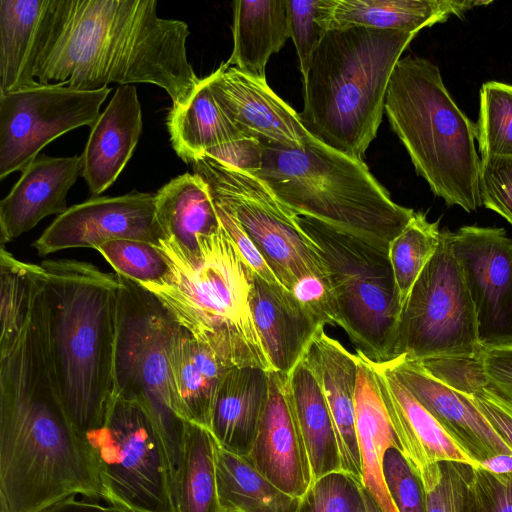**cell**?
I'll return each instance as SVG.
<instances>
[{
    "label": "cell",
    "instance_id": "4fadbf2b",
    "mask_svg": "<svg viewBox=\"0 0 512 512\" xmlns=\"http://www.w3.org/2000/svg\"><path fill=\"white\" fill-rule=\"evenodd\" d=\"M109 93L108 87L78 90L37 83L0 95V179L23 171L68 131L92 127Z\"/></svg>",
    "mask_w": 512,
    "mask_h": 512
},
{
    "label": "cell",
    "instance_id": "30bf717a",
    "mask_svg": "<svg viewBox=\"0 0 512 512\" xmlns=\"http://www.w3.org/2000/svg\"><path fill=\"white\" fill-rule=\"evenodd\" d=\"M481 351L475 307L445 229L401 306L393 359L421 362Z\"/></svg>",
    "mask_w": 512,
    "mask_h": 512
},
{
    "label": "cell",
    "instance_id": "60d3db41",
    "mask_svg": "<svg viewBox=\"0 0 512 512\" xmlns=\"http://www.w3.org/2000/svg\"><path fill=\"white\" fill-rule=\"evenodd\" d=\"M383 474L398 512H426L421 482L398 447L385 452Z\"/></svg>",
    "mask_w": 512,
    "mask_h": 512
},
{
    "label": "cell",
    "instance_id": "603a6c76",
    "mask_svg": "<svg viewBox=\"0 0 512 512\" xmlns=\"http://www.w3.org/2000/svg\"><path fill=\"white\" fill-rule=\"evenodd\" d=\"M250 307L271 369L288 375L324 326L283 285L270 283L254 272Z\"/></svg>",
    "mask_w": 512,
    "mask_h": 512
},
{
    "label": "cell",
    "instance_id": "ab89813d",
    "mask_svg": "<svg viewBox=\"0 0 512 512\" xmlns=\"http://www.w3.org/2000/svg\"><path fill=\"white\" fill-rule=\"evenodd\" d=\"M296 512H368L363 486L344 471L315 479Z\"/></svg>",
    "mask_w": 512,
    "mask_h": 512
},
{
    "label": "cell",
    "instance_id": "44dd1931",
    "mask_svg": "<svg viewBox=\"0 0 512 512\" xmlns=\"http://www.w3.org/2000/svg\"><path fill=\"white\" fill-rule=\"evenodd\" d=\"M303 358L316 375L329 407L336 431L342 471L352 475L362 484L355 413L357 355L327 335L324 328H320Z\"/></svg>",
    "mask_w": 512,
    "mask_h": 512
},
{
    "label": "cell",
    "instance_id": "ac0fdd59",
    "mask_svg": "<svg viewBox=\"0 0 512 512\" xmlns=\"http://www.w3.org/2000/svg\"><path fill=\"white\" fill-rule=\"evenodd\" d=\"M385 364L478 463L497 454L512 455V448L495 431L470 396L447 387L419 362L399 356L385 361Z\"/></svg>",
    "mask_w": 512,
    "mask_h": 512
},
{
    "label": "cell",
    "instance_id": "83f0119b",
    "mask_svg": "<svg viewBox=\"0 0 512 512\" xmlns=\"http://www.w3.org/2000/svg\"><path fill=\"white\" fill-rule=\"evenodd\" d=\"M51 3L0 1V95L38 83L34 71Z\"/></svg>",
    "mask_w": 512,
    "mask_h": 512
},
{
    "label": "cell",
    "instance_id": "e575fe53",
    "mask_svg": "<svg viewBox=\"0 0 512 512\" xmlns=\"http://www.w3.org/2000/svg\"><path fill=\"white\" fill-rule=\"evenodd\" d=\"M44 275L43 267L0 249V355L14 345L27 323Z\"/></svg>",
    "mask_w": 512,
    "mask_h": 512
},
{
    "label": "cell",
    "instance_id": "4316f807",
    "mask_svg": "<svg viewBox=\"0 0 512 512\" xmlns=\"http://www.w3.org/2000/svg\"><path fill=\"white\" fill-rule=\"evenodd\" d=\"M170 359L177 414L209 430L217 389L232 366L180 326Z\"/></svg>",
    "mask_w": 512,
    "mask_h": 512
},
{
    "label": "cell",
    "instance_id": "484cf974",
    "mask_svg": "<svg viewBox=\"0 0 512 512\" xmlns=\"http://www.w3.org/2000/svg\"><path fill=\"white\" fill-rule=\"evenodd\" d=\"M355 388L356 431L362 465V485L383 512H398L385 483L383 458L400 445L382 399L373 363L357 352Z\"/></svg>",
    "mask_w": 512,
    "mask_h": 512
},
{
    "label": "cell",
    "instance_id": "f546056e",
    "mask_svg": "<svg viewBox=\"0 0 512 512\" xmlns=\"http://www.w3.org/2000/svg\"><path fill=\"white\" fill-rule=\"evenodd\" d=\"M155 197L156 217L165 238L187 252H195L202 238L220 228L209 187L195 173L173 178Z\"/></svg>",
    "mask_w": 512,
    "mask_h": 512
},
{
    "label": "cell",
    "instance_id": "b9f144b4",
    "mask_svg": "<svg viewBox=\"0 0 512 512\" xmlns=\"http://www.w3.org/2000/svg\"><path fill=\"white\" fill-rule=\"evenodd\" d=\"M290 37L296 48L304 79L326 31L316 20L318 0H286Z\"/></svg>",
    "mask_w": 512,
    "mask_h": 512
},
{
    "label": "cell",
    "instance_id": "9a60e30c",
    "mask_svg": "<svg viewBox=\"0 0 512 512\" xmlns=\"http://www.w3.org/2000/svg\"><path fill=\"white\" fill-rule=\"evenodd\" d=\"M165 238L156 217L155 194L133 191L92 197L73 205L33 242L39 256L70 248H93L115 239L157 245Z\"/></svg>",
    "mask_w": 512,
    "mask_h": 512
},
{
    "label": "cell",
    "instance_id": "8992f818",
    "mask_svg": "<svg viewBox=\"0 0 512 512\" xmlns=\"http://www.w3.org/2000/svg\"><path fill=\"white\" fill-rule=\"evenodd\" d=\"M262 146L254 175L296 216L389 248L415 214L392 200L362 159L319 140L303 147Z\"/></svg>",
    "mask_w": 512,
    "mask_h": 512
},
{
    "label": "cell",
    "instance_id": "d6986e66",
    "mask_svg": "<svg viewBox=\"0 0 512 512\" xmlns=\"http://www.w3.org/2000/svg\"><path fill=\"white\" fill-rule=\"evenodd\" d=\"M372 363L400 450L417 477L441 462L479 467L385 362Z\"/></svg>",
    "mask_w": 512,
    "mask_h": 512
},
{
    "label": "cell",
    "instance_id": "d6a6232c",
    "mask_svg": "<svg viewBox=\"0 0 512 512\" xmlns=\"http://www.w3.org/2000/svg\"><path fill=\"white\" fill-rule=\"evenodd\" d=\"M215 447L207 428L186 422L181 459L171 478L172 512H222Z\"/></svg>",
    "mask_w": 512,
    "mask_h": 512
},
{
    "label": "cell",
    "instance_id": "f1b7e54d",
    "mask_svg": "<svg viewBox=\"0 0 512 512\" xmlns=\"http://www.w3.org/2000/svg\"><path fill=\"white\" fill-rule=\"evenodd\" d=\"M233 50L226 61L266 79V66L290 38L286 0H237L233 7Z\"/></svg>",
    "mask_w": 512,
    "mask_h": 512
},
{
    "label": "cell",
    "instance_id": "e0dca14e",
    "mask_svg": "<svg viewBox=\"0 0 512 512\" xmlns=\"http://www.w3.org/2000/svg\"><path fill=\"white\" fill-rule=\"evenodd\" d=\"M259 473L283 492L301 498L313 479L288 388V376L269 371V395L248 456Z\"/></svg>",
    "mask_w": 512,
    "mask_h": 512
},
{
    "label": "cell",
    "instance_id": "7402d4cb",
    "mask_svg": "<svg viewBox=\"0 0 512 512\" xmlns=\"http://www.w3.org/2000/svg\"><path fill=\"white\" fill-rule=\"evenodd\" d=\"M142 129V110L136 87H118L91 127L81 155V175L92 197H99L116 181L131 158Z\"/></svg>",
    "mask_w": 512,
    "mask_h": 512
},
{
    "label": "cell",
    "instance_id": "f35d334b",
    "mask_svg": "<svg viewBox=\"0 0 512 512\" xmlns=\"http://www.w3.org/2000/svg\"><path fill=\"white\" fill-rule=\"evenodd\" d=\"M471 473L465 464L441 462L420 476L426 512H467Z\"/></svg>",
    "mask_w": 512,
    "mask_h": 512
},
{
    "label": "cell",
    "instance_id": "f6af8a7d",
    "mask_svg": "<svg viewBox=\"0 0 512 512\" xmlns=\"http://www.w3.org/2000/svg\"><path fill=\"white\" fill-rule=\"evenodd\" d=\"M290 292L320 325H337V306L329 276L302 277Z\"/></svg>",
    "mask_w": 512,
    "mask_h": 512
},
{
    "label": "cell",
    "instance_id": "5bb4252c",
    "mask_svg": "<svg viewBox=\"0 0 512 512\" xmlns=\"http://www.w3.org/2000/svg\"><path fill=\"white\" fill-rule=\"evenodd\" d=\"M450 240L482 348L512 344V238L503 228L466 225L450 231Z\"/></svg>",
    "mask_w": 512,
    "mask_h": 512
},
{
    "label": "cell",
    "instance_id": "f5cc1de1",
    "mask_svg": "<svg viewBox=\"0 0 512 512\" xmlns=\"http://www.w3.org/2000/svg\"><path fill=\"white\" fill-rule=\"evenodd\" d=\"M482 469L498 475L512 474V455L497 454L479 463Z\"/></svg>",
    "mask_w": 512,
    "mask_h": 512
},
{
    "label": "cell",
    "instance_id": "cb8c5ba5",
    "mask_svg": "<svg viewBox=\"0 0 512 512\" xmlns=\"http://www.w3.org/2000/svg\"><path fill=\"white\" fill-rule=\"evenodd\" d=\"M488 0H318L316 20L324 31L352 27L417 34L422 28L462 17Z\"/></svg>",
    "mask_w": 512,
    "mask_h": 512
},
{
    "label": "cell",
    "instance_id": "7c38bea8",
    "mask_svg": "<svg viewBox=\"0 0 512 512\" xmlns=\"http://www.w3.org/2000/svg\"><path fill=\"white\" fill-rule=\"evenodd\" d=\"M85 438L105 501L134 512H172L167 452L139 404L113 396L102 424Z\"/></svg>",
    "mask_w": 512,
    "mask_h": 512
},
{
    "label": "cell",
    "instance_id": "836d02e7",
    "mask_svg": "<svg viewBox=\"0 0 512 512\" xmlns=\"http://www.w3.org/2000/svg\"><path fill=\"white\" fill-rule=\"evenodd\" d=\"M216 480L222 512H296L291 496L259 473L244 457L215 447Z\"/></svg>",
    "mask_w": 512,
    "mask_h": 512
},
{
    "label": "cell",
    "instance_id": "db71d44e",
    "mask_svg": "<svg viewBox=\"0 0 512 512\" xmlns=\"http://www.w3.org/2000/svg\"><path fill=\"white\" fill-rule=\"evenodd\" d=\"M363 491L368 512H383L364 487Z\"/></svg>",
    "mask_w": 512,
    "mask_h": 512
},
{
    "label": "cell",
    "instance_id": "d4e9b609",
    "mask_svg": "<svg viewBox=\"0 0 512 512\" xmlns=\"http://www.w3.org/2000/svg\"><path fill=\"white\" fill-rule=\"evenodd\" d=\"M269 395V371L234 366L214 399L209 431L223 449L246 457L253 446Z\"/></svg>",
    "mask_w": 512,
    "mask_h": 512
},
{
    "label": "cell",
    "instance_id": "4dcf8cb0",
    "mask_svg": "<svg viewBox=\"0 0 512 512\" xmlns=\"http://www.w3.org/2000/svg\"><path fill=\"white\" fill-rule=\"evenodd\" d=\"M287 376L290 398L308 453L313 479L341 471L333 419L316 375L302 357Z\"/></svg>",
    "mask_w": 512,
    "mask_h": 512
},
{
    "label": "cell",
    "instance_id": "681fc988",
    "mask_svg": "<svg viewBox=\"0 0 512 512\" xmlns=\"http://www.w3.org/2000/svg\"><path fill=\"white\" fill-rule=\"evenodd\" d=\"M203 154L254 175L261 168L263 146L259 140L245 137L211 148Z\"/></svg>",
    "mask_w": 512,
    "mask_h": 512
},
{
    "label": "cell",
    "instance_id": "11a10c76",
    "mask_svg": "<svg viewBox=\"0 0 512 512\" xmlns=\"http://www.w3.org/2000/svg\"><path fill=\"white\" fill-rule=\"evenodd\" d=\"M467 512H479L471 499V495H469Z\"/></svg>",
    "mask_w": 512,
    "mask_h": 512
},
{
    "label": "cell",
    "instance_id": "9f6ffc18",
    "mask_svg": "<svg viewBox=\"0 0 512 512\" xmlns=\"http://www.w3.org/2000/svg\"><path fill=\"white\" fill-rule=\"evenodd\" d=\"M0 512H10L4 499L0 497Z\"/></svg>",
    "mask_w": 512,
    "mask_h": 512
},
{
    "label": "cell",
    "instance_id": "ee69618b",
    "mask_svg": "<svg viewBox=\"0 0 512 512\" xmlns=\"http://www.w3.org/2000/svg\"><path fill=\"white\" fill-rule=\"evenodd\" d=\"M479 192L482 205L512 225V157L481 158Z\"/></svg>",
    "mask_w": 512,
    "mask_h": 512
},
{
    "label": "cell",
    "instance_id": "d590c367",
    "mask_svg": "<svg viewBox=\"0 0 512 512\" xmlns=\"http://www.w3.org/2000/svg\"><path fill=\"white\" fill-rule=\"evenodd\" d=\"M441 240L439 221L429 222L422 212L412 219L389 245L388 255L401 306Z\"/></svg>",
    "mask_w": 512,
    "mask_h": 512
},
{
    "label": "cell",
    "instance_id": "74e56055",
    "mask_svg": "<svg viewBox=\"0 0 512 512\" xmlns=\"http://www.w3.org/2000/svg\"><path fill=\"white\" fill-rule=\"evenodd\" d=\"M96 250L112 266L116 274L141 285L161 280L168 271L163 254L155 245L131 239H115L99 245Z\"/></svg>",
    "mask_w": 512,
    "mask_h": 512
},
{
    "label": "cell",
    "instance_id": "5b68a950",
    "mask_svg": "<svg viewBox=\"0 0 512 512\" xmlns=\"http://www.w3.org/2000/svg\"><path fill=\"white\" fill-rule=\"evenodd\" d=\"M155 247L168 271L161 280L140 285L177 324L232 367L272 370L251 313L253 271L222 225L193 253L167 238Z\"/></svg>",
    "mask_w": 512,
    "mask_h": 512
},
{
    "label": "cell",
    "instance_id": "277c9868",
    "mask_svg": "<svg viewBox=\"0 0 512 512\" xmlns=\"http://www.w3.org/2000/svg\"><path fill=\"white\" fill-rule=\"evenodd\" d=\"M415 36L367 27L326 31L303 79L305 129L362 159L382 122L394 67Z\"/></svg>",
    "mask_w": 512,
    "mask_h": 512
},
{
    "label": "cell",
    "instance_id": "8d00e7d4",
    "mask_svg": "<svg viewBox=\"0 0 512 512\" xmlns=\"http://www.w3.org/2000/svg\"><path fill=\"white\" fill-rule=\"evenodd\" d=\"M475 124L481 158L512 157V85L496 81L482 85Z\"/></svg>",
    "mask_w": 512,
    "mask_h": 512
},
{
    "label": "cell",
    "instance_id": "3957f363",
    "mask_svg": "<svg viewBox=\"0 0 512 512\" xmlns=\"http://www.w3.org/2000/svg\"><path fill=\"white\" fill-rule=\"evenodd\" d=\"M41 266L50 365L66 413L85 437L113 398L118 277L74 259Z\"/></svg>",
    "mask_w": 512,
    "mask_h": 512
},
{
    "label": "cell",
    "instance_id": "7bdbcfd3",
    "mask_svg": "<svg viewBox=\"0 0 512 512\" xmlns=\"http://www.w3.org/2000/svg\"><path fill=\"white\" fill-rule=\"evenodd\" d=\"M419 363L435 379L468 396L486 389L488 385L480 354L475 357L428 359Z\"/></svg>",
    "mask_w": 512,
    "mask_h": 512
},
{
    "label": "cell",
    "instance_id": "8fae6325",
    "mask_svg": "<svg viewBox=\"0 0 512 512\" xmlns=\"http://www.w3.org/2000/svg\"><path fill=\"white\" fill-rule=\"evenodd\" d=\"M190 164L207 183L212 199L235 217L287 290L302 277L329 276L316 244L301 228L298 217L265 182L206 154Z\"/></svg>",
    "mask_w": 512,
    "mask_h": 512
},
{
    "label": "cell",
    "instance_id": "2e32d148",
    "mask_svg": "<svg viewBox=\"0 0 512 512\" xmlns=\"http://www.w3.org/2000/svg\"><path fill=\"white\" fill-rule=\"evenodd\" d=\"M211 93L232 123L261 144L303 147L317 140L299 114L261 79L222 63L206 77Z\"/></svg>",
    "mask_w": 512,
    "mask_h": 512
},
{
    "label": "cell",
    "instance_id": "ba28073f",
    "mask_svg": "<svg viewBox=\"0 0 512 512\" xmlns=\"http://www.w3.org/2000/svg\"><path fill=\"white\" fill-rule=\"evenodd\" d=\"M117 277L113 396L135 402L147 412L173 473L181 459L186 425L176 411L170 359L179 325L149 290L122 275Z\"/></svg>",
    "mask_w": 512,
    "mask_h": 512
},
{
    "label": "cell",
    "instance_id": "9c48e42d",
    "mask_svg": "<svg viewBox=\"0 0 512 512\" xmlns=\"http://www.w3.org/2000/svg\"><path fill=\"white\" fill-rule=\"evenodd\" d=\"M298 217L323 258L337 306V325L366 358L393 359L401 303L388 249Z\"/></svg>",
    "mask_w": 512,
    "mask_h": 512
},
{
    "label": "cell",
    "instance_id": "7a4b0ae2",
    "mask_svg": "<svg viewBox=\"0 0 512 512\" xmlns=\"http://www.w3.org/2000/svg\"><path fill=\"white\" fill-rule=\"evenodd\" d=\"M156 0H52L35 65L43 85L97 90L149 83L172 108L200 83L187 58L188 25L160 18Z\"/></svg>",
    "mask_w": 512,
    "mask_h": 512
},
{
    "label": "cell",
    "instance_id": "52a82bcc",
    "mask_svg": "<svg viewBox=\"0 0 512 512\" xmlns=\"http://www.w3.org/2000/svg\"><path fill=\"white\" fill-rule=\"evenodd\" d=\"M384 112L418 175L447 206H482L476 124L458 107L437 65L400 58L391 74Z\"/></svg>",
    "mask_w": 512,
    "mask_h": 512
},
{
    "label": "cell",
    "instance_id": "c3c4849f",
    "mask_svg": "<svg viewBox=\"0 0 512 512\" xmlns=\"http://www.w3.org/2000/svg\"><path fill=\"white\" fill-rule=\"evenodd\" d=\"M213 202L222 227L252 271L270 283H280L235 217L220 204Z\"/></svg>",
    "mask_w": 512,
    "mask_h": 512
},
{
    "label": "cell",
    "instance_id": "816d5d0a",
    "mask_svg": "<svg viewBox=\"0 0 512 512\" xmlns=\"http://www.w3.org/2000/svg\"><path fill=\"white\" fill-rule=\"evenodd\" d=\"M40 512H134L132 510L110 504L102 505L95 502L77 500L75 496L68 497Z\"/></svg>",
    "mask_w": 512,
    "mask_h": 512
},
{
    "label": "cell",
    "instance_id": "bcb514c9",
    "mask_svg": "<svg viewBox=\"0 0 512 512\" xmlns=\"http://www.w3.org/2000/svg\"><path fill=\"white\" fill-rule=\"evenodd\" d=\"M470 495L479 512H512V474L472 468Z\"/></svg>",
    "mask_w": 512,
    "mask_h": 512
},
{
    "label": "cell",
    "instance_id": "ffe728a7",
    "mask_svg": "<svg viewBox=\"0 0 512 512\" xmlns=\"http://www.w3.org/2000/svg\"><path fill=\"white\" fill-rule=\"evenodd\" d=\"M82 172V157L38 156L0 202V244L4 247L43 218L64 213L67 193Z\"/></svg>",
    "mask_w": 512,
    "mask_h": 512
},
{
    "label": "cell",
    "instance_id": "6da1fadb",
    "mask_svg": "<svg viewBox=\"0 0 512 512\" xmlns=\"http://www.w3.org/2000/svg\"><path fill=\"white\" fill-rule=\"evenodd\" d=\"M78 494L103 499L91 449L56 387L41 285L20 336L0 355V497L10 512H40Z\"/></svg>",
    "mask_w": 512,
    "mask_h": 512
},
{
    "label": "cell",
    "instance_id": "1f68e13d",
    "mask_svg": "<svg viewBox=\"0 0 512 512\" xmlns=\"http://www.w3.org/2000/svg\"><path fill=\"white\" fill-rule=\"evenodd\" d=\"M166 124L173 149L186 163L211 148L246 137L219 107L206 77L184 106L171 108Z\"/></svg>",
    "mask_w": 512,
    "mask_h": 512
},
{
    "label": "cell",
    "instance_id": "7dc6e473",
    "mask_svg": "<svg viewBox=\"0 0 512 512\" xmlns=\"http://www.w3.org/2000/svg\"><path fill=\"white\" fill-rule=\"evenodd\" d=\"M480 357L488 379L486 390L512 407V344L482 348Z\"/></svg>",
    "mask_w": 512,
    "mask_h": 512
},
{
    "label": "cell",
    "instance_id": "f907efd6",
    "mask_svg": "<svg viewBox=\"0 0 512 512\" xmlns=\"http://www.w3.org/2000/svg\"><path fill=\"white\" fill-rule=\"evenodd\" d=\"M470 397L495 431L512 448V407L486 389Z\"/></svg>",
    "mask_w": 512,
    "mask_h": 512
}]
</instances>
